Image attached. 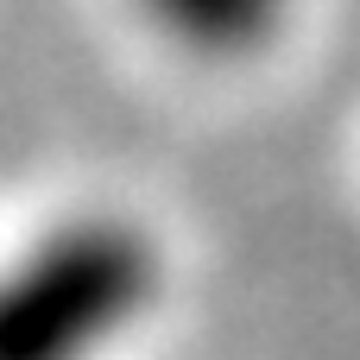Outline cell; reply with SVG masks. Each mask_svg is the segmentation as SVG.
<instances>
[{
  "label": "cell",
  "instance_id": "1",
  "mask_svg": "<svg viewBox=\"0 0 360 360\" xmlns=\"http://www.w3.org/2000/svg\"><path fill=\"white\" fill-rule=\"evenodd\" d=\"M165 291V253L120 209H76L0 266V360H101Z\"/></svg>",
  "mask_w": 360,
  "mask_h": 360
},
{
  "label": "cell",
  "instance_id": "2",
  "mask_svg": "<svg viewBox=\"0 0 360 360\" xmlns=\"http://www.w3.org/2000/svg\"><path fill=\"white\" fill-rule=\"evenodd\" d=\"M171 44L196 57H247L278 38L291 0H133Z\"/></svg>",
  "mask_w": 360,
  "mask_h": 360
}]
</instances>
